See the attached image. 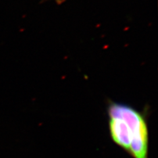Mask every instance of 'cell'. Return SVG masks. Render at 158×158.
Instances as JSON below:
<instances>
[{"label":"cell","instance_id":"obj_1","mask_svg":"<svg viewBox=\"0 0 158 158\" xmlns=\"http://www.w3.org/2000/svg\"><path fill=\"white\" fill-rule=\"evenodd\" d=\"M107 112L112 141L132 158H148L146 115L129 105L111 100L107 102Z\"/></svg>","mask_w":158,"mask_h":158}]
</instances>
